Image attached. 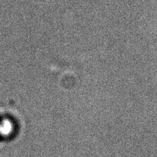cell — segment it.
<instances>
[{"mask_svg":"<svg viewBox=\"0 0 157 157\" xmlns=\"http://www.w3.org/2000/svg\"><path fill=\"white\" fill-rule=\"evenodd\" d=\"M13 124L9 119H2L0 121V136L6 137L12 133Z\"/></svg>","mask_w":157,"mask_h":157,"instance_id":"1","label":"cell"}]
</instances>
